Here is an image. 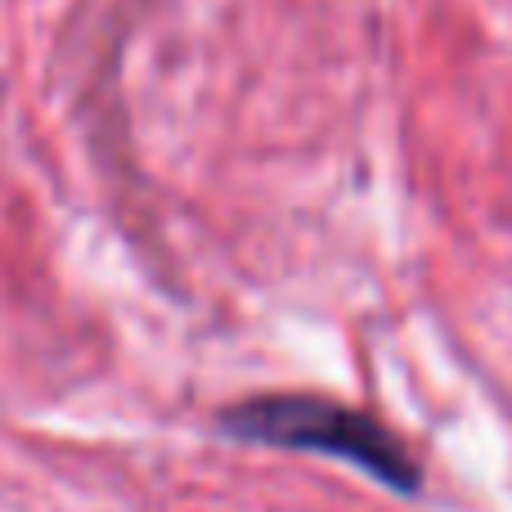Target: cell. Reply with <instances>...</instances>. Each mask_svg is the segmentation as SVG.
<instances>
[{
  "instance_id": "obj_1",
  "label": "cell",
  "mask_w": 512,
  "mask_h": 512,
  "mask_svg": "<svg viewBox=\"0 0 512 512\" xmlns=\"http://www.w3.org/2000/svg\"><path fill=\"white\" fill-rule=\"evenodd\" d=\"M221 423L234 436H243V441L333 454V459L364 468L369 477H378L391 490H405V495L418 490V463L409 459L400 436H391L378 418L360 414V409H346L337 400L261 396V400H243V405L225 409Z\"/></svg>"
}]
</instances>
